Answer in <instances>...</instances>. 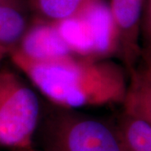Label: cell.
Masks as SVG:
<instances>
[{
	"label": "cell",
	"mask_w": 151,
	"mask_h": 151,
	"mask_svg": "<svg viewBox=\"0 0 151 151\" xmlns=\"http://www.w3.org/2000/svg\"><path fill=\"white\" fill-rule=\"evenodd\" d=\"M141 50L146 53L151 55V38L148 41L144 43V45L141 46Z\"/></svg>",
	"instance_id": "5bb4252c"
},
{
	"label": "cell",
	"mask_w": 151,
	"mask_h": 151,
	"mask_svg": "<svg viewBox=\"0 0 151 151\" xmlns=\"http://www.w3.org/2000/svg\"><path fill=\"white\" fill-rule=\"evenodd\" d=\"M21 151H34L32 150H21Z\"/></svg>",
	"instance_id": "2e32d148"
},
{
	"label": "cell",
	"mask_w": 151,
	"mask_h": 151,
	"mask_svg": "<svg viewBox=\"0 0 151 151\" xmlns=\"http://www.w3.org/2000/svg\"><path fill=\"white\" fill-rule=\"evenodd\" d=\"M12 51L39 61L75 55L61 38L55 23L40 18L31 21L19 44Z\"/></svg>",
	"instance_id": "8992f818"
},
{
	"label": "cell",
	"mask_w": 151,
	"mask_h": 151,
	"mask_svg": "<svg viewBox=\"0 0 151 151\" xmlns=\"http://www.w3.org/2000/svg\"><path fill=\"white\" fill-rule=\"evenodd\" d=\"M6 56H8L7 52H6V51H4L3 49L0 48V66L2 65V61H3V60L4 59Z\"/></svg>",
	"instance_id": "9a60e30c"
},
{
	"label": "cell",
	"mask_w": 151,
	"mask_h": 151,
	"mask_svg": "<svg viewBox=\"0 0 151 151\" xmlns=\"http://www.w3.org/2000/svg\"><path fill=\"white\" fill-rule=\"evenodd\" d=\"M115 125L124 151H151L150 124L123 111Z\"/></svg>",
	"instance_id": "9c48e42d"
},
{
	"label": "cell",
	"mask_w": 151,
	"mask_h": 151,
	"mask_svg": "<svg viewBox=\"0 0 151 151\" xmlns=\"http://www.w3.org/2000/svg\"><path fill=\"white\" fill-rule=\"evenodd\" d=\"M8 56L35 89L61 109L123 104L126 97L129 72L110 59L70 55L39 61L15 51Z\"/></svg>",
	"instance_id": "6da1fadb"
},
{
	"label": "cell",
	"mask_w": 151,
	"mask_h": 151,
	"mask_svg": "<svg viewBox=\"0 0 151 151\" xmlns=\"http://www.w3.org/2000/svg\"><path fill=\"white\" fill-rule=\"evenodd\" d=\"M94 0H29L40 19L60 22L76 16Z\"/></svg>",
	"instance_id": "30bf717a"
},
{
	"label": "cell",
	"mask_w": 151,
	"mask_h": 151,
	"mask_svg": "<svg viewBox=\"0 0 151 151\" xmlns=\"http://www.w3.org/2000/svg\"><path fill=\"white\" fill-rule=\"evenodd\" d=\"M124 112L151 125V81L136 68L129 73Z\"/></svg>",
	"instance_id": "ba28073f"
},
{
	"label": "cell",
	"mask_w": 151,
	"mask_h": 151,
	"mask_svg": "<svg viewBox=\"0 0 151 151\" xmlns=\"http://www.w3.org/2000/svg\"><path fill=\"white\" fill-rule=\"evenodd\" d=\"M15 70L0 66V146L32 150L40 121L37 94Z\"/></svg>",
	"instance_id": "7a4b0ae2"
},
{
	"label": "cell",
	"mask_w": 151,
	"mask_h": 151,
	"mask_svg": "<svg viewBox=\"0 0 151 151\" xmlns=\"http://www.w3.org/2000/svg\"><path fill=\"white\" fill-rule=\"evenodd\" d=\"M45 151H124L115 124L61 109L45 121Z\"/></svg>",
	"instance_id": "3957f363"
},
{
	"label": "cell",
	"mask_w": 151,
	"mask_h": 151,
	"mask_svg": "<svg viewBox=\"0 0 151 151\" xmlns=\"http://www.w3.org/2000/svg\"><path fill=\"white\" fill-rule=\"evenodd\" d=\"M77 15L83 23L93 58L118 55L117 34L108 2L94 0Z\"/></svg>",
	"instance_id": "5b68a950"
},
{
	"label": "cell",
	"mask_w": 151,
	"mask_h": 151,
	"mask_svg": "<svg viewBox=\"0 0 151 151\" xmlns=\"http://www.w3.org/2000/svg\"><path fill=\"white\" fill-rule=\"evenodd\" d=\"M0 4H14L20 5H29V0H0Z\"/></svg>",
	"instance_id": "4fadbf2b"
},
{
	"label": "cell",
	"mask_w": 151,
	"mask_h": 151,
	"mask_svg": "<svg viewBox=\"0 0 151 151\" xmlns=\"http://www.w3.org/2000/svg\"><path fill=\"white\" fill-rule=\"evenodd\" d=\"M141 35L144 43L151 38V0H146L141 23Z\"/></svg>",
	"instance_id": "8fae6325"
},
{
	"label": "cell",
	"mask_w": 151,
	"mask_h": 151,
	"mask_svg": "<svg viewBox=\"0 0 151 151\" xmlns=\"http://www.w3.org/2000/svg\"><path fill=\"white\" fill-rule=\"evenodd\" d=\"M29 5L0 4V48L7 54L18 46L29 27Z\"/></svg>",
	"instance_id": "52a82bcc"
},
{
	"label": "cell",
	"mask_w": 151,
	"mask_h": 151,
	"mask_svg": "<svg viewBox=\"0 0 151 151\" xmlns=\"http://www.w3.org/2000/svg\"><path fill=\"white\" fill-rule=\"evenodd\" d=\"M135 68L149 81H151V55L141 50L139 60Z\"/></svg>",
	"instance_id": "7c38bea8"
},
{
	"label": "cell",
	"mask_w": 151,
	"mask_h": 151,
	"mask_svg": "<svg viewBox=\"0 0 151 151\" xmlns=\"http://www.w3.org/2000/svg\"><path fill=\"white\" fill-rule=\"evenodd\" d=\"M146 0H109L108 7L118 39V56L129 73L141 53L139 36Z\"/></svg>",
	"instance_id": "277c9868"
}]
</instances>
